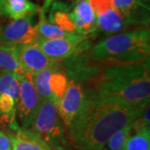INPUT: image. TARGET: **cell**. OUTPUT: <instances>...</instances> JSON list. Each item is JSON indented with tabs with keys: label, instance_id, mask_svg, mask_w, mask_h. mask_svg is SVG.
<instances>
[{
	"label": "cell",
	"instance_id": "d4e9b609",
	"mask_svg": "<svg viewBox=\"0 0 150 150\" xmlns=\"http://www.w3.org/2000/svg\"><path fill=\"white\" fill-rule=\"evenodd\" d=\"M0 150H12L9 136L0 130Z\"/></svg>",
	"mask_w": 150,
	"mask_h": 150
},
{
	"label": "cell",
	"instance_id": "4fadbf2b",
	"mask_svg": "<svg viewBox=\"0 0 150 150\" xmlns=\"http://www.w3.org/2000/svg\"><path fill=\"white\" fill-rule=\"evenodd\" d=\"M72 6L62 2H55L48 8V22L61 28L68 33H75V25L72 14Z\"/></svg>",
	"mask_w": 150,
	"mask_h": 150
},
{
	"label": "cell",
	"instance_id": "8992f818",
	"mask_svg": "<svg viewBox=\"0 0 150 150\" xmlns=\"http://www.w3.org/2000/svg\"><path fill=\"white\" fill-rule=\"evenodd\" d=\"M86 91L80 83L69 79L68 88L64 97L54 103L65 129L69 127L83 107Z\"/></svg>",
	"mask_w": 150,
	"mask_h": 150
},
{
	"label": "cell",
	"instance_id": "cb8c5ba5",
	"mask_svg": "<svg viewBox=\"0 0 150 150\" xmlns=\"http://www.w3.org/2000/svg\"><path fill=\"white\" fill-rule=\"evenodd\" d=\"M88 3L94 12L95 16H98L114 7L113 0H88Z\"/></svg>",
	"mask_w": 150,
	"mask_h": 150
},
{
	"label": "cell",
	"instance_id": "ba28073f",
	"mask_svg": "<svg viewBox=\"0 0 150 150\" xmlns=\"http://www.w3.org/2000/svg\"><path fill=\"white\" fill-rule=\"evenodd\" d=\"M30 16L13 20L9 23L0 27V43H34L38 38L36 24H33Z\"/></svg>",
	"mask_w": 150,
	"mask_h": 150
},
{
	"label": "cell",
	"instance_id": "44dd1931",
	"mask_svg": "<svg viewBox=\"0 0 150 150\" xmlns=\"http://www.w3.org/2000/svg\"><path fill=\"white\" fill-rule=\"evenodd\" d=\"M17 103L8 94L0 93V121L16 125Z\"/></svg>",
	"mask_w": 150,
	"mask_h": 150
},
{
	"label": "cell",
	"instance_id": "9a60e30c",
	"mask_svg": "<svg viewBox=\"0 0 150 150\" xmlns=\"http://www.w3.org/2000/svg\"><path fill=\"white\" fill-rule=\"evenodd\" d=\"M39 18L36 23L38 37L43 39H59V38H66L72 37L74 33H68L63 30L61 28L51 23L47 19V13L39 9L38 12Z\"/></svg>",
	"mask_w": 150,
	"mask_h": 150
},
{
	"label": "cell",
	"instance_id": "83f0119b",
	"mask_svg": "<svg viewBox=\"0 0 150 150\" xmlns=\"http://www.w3.org/2000/svg\"><path fill=\"white\" fill-rule=\"evenodd\" d=\"M4 2H5V0H0V16H1L2 8H3V6H4Z\"/></svg>",
	"mask_w": 150,
	"mask_h": 150
},
{
	"label": "cell",
	"instance_id": "603a6c76",
	"mask_svg": "<svg viewBox=\"0 0 150 150\" xmlns=\"http://www.w3.org/2000/svg\"><path fill=\"white\" fill-rule=\"evenodd\" d=\"M150 107L149 104L147 105L144 108V110L140 113V115L132 123V128L133 132H136L137 130L144 128V127H149L150 123Z\"/></svg>",
	"mask_w": 150,
	"mask_h": 150
},
{
	"label": "cell",
	"instance_id": "e0dca14e",
	"mask_svg": "<svg viewBox=\"0 0 150 150\" xmlns=\"http://www.w3.org/2000/svg\"><path fill=\"white\" fill-rule=\"evenodd\" d=\"M59 63L53 65L52 67H49L46 69H43L40 72H38L32 74V80L33 83L34 88L37 91L38 96L43 100H50L53 101V96L50 91V88L48 84L49 78L54 72V69L59 66Z\"/></svg>",
	"mask_w": 150,
	"mask_h": 150
},
{
	"label": "cell",
	"instance_id": "d6986e66",
	"mask_svg": "<svg viewBox=\"0 0 150 150\" xmlns=\"http://www.w3.org/2000/svg\"><path fill=\"white\" fill-rule=\"evenodd\" d=\"M19 93L18 75L4 70H0V93L8 94L18 102Z\"/></svg>",
	"mask_w": 150,
	"mask_h": 150
},
{
	"label": "cell",
	"instance_id": "ffe728a7",
	"mask_svg": "<svg viewBox=\"0 0 150 150\" xmlns=\"http://www.w3.org/2000/svg\"><path fill=\"white\" fill-rule=\"evenodd\" d=\"M123 150H150V127H144L131 134Z\"/></svg>",
	"mask_w": 150,
	"mask_h": 150
},
{
	"label": "cell",
	"instance_id": "277c9868",
	"mask_svg": "<svg viewBox=\"0 0 150 150\" xmlns=\"http://www.w3.org/2000/svg\"><path fill=\"white\" fill-rule=\"evenodd\" d=\"M47 150H70L64 125L53 101L43 100L27 129Z\"/></svg>",
	"mask_w": 150,
	"mask_h": 150
},
{
	"label": "cell",
	"instance_id": "8fae6325",
	"mask_svg": "<svg viewBox=\"0 0 150 150\" xmlns=\"http://www.w3.org/2000/svg\"><path fill=\"white\" fill-rule=\"evenodd\" d=\"M132 29L135 28L114 7L96 16V33H101L106 37Z\"/></svg>",
	"mask_w": 150,
	"mask_h": 150
},
{
	"label": "cell",
	"instance_id": "5b68a950",
	"mask_svg": "<svg viewBox=\"0 0 150 150\" xmlns=\"http://www.w3.org/2000/svg\"><path fill=\"white\" fill-rule=\"evenodd\" d=\"M19 93L17 102V112L22 129H27L32 123L42 99L38 96L32 80V74L25 72L18 75Z\"/></svg>",
	"mask_w": 150,
	"mask_h": 150
},
{
	"label": "cell",
	"instance_id": "5bb4252c",
	"mask_svg": "<svg viewBox=\"0 0 150 150\" xmlns=\"http://www.w3.org/2000/svg\"><path fill=\"white\" fill-rule=\"evenodd\" d=\"M0 70H4L18 75L25 73L18 59L17 44L0 43Z\"/></svg>",
	"mask_w": 150,
	"mask_h": 150
},
{
	"label": "cell",
	"instance_id": "484cf974",
	"mask_svg": "<svg viewBox=\"0 0 150 150\" xmlns=\"http://www.w3.org/2000/svg\"><path fill=\"white\" fill-rule=\"evenodd\" d=\"M59 0H43V5L40 8V10L44 12L45 13H48V8H50V6L52 5V4H54L55 2H58Z\"/></svg>",
	"mask_w": 150,
	"mask_h": 150
},
{
	"label": "cell",
	"instance_id": "6da1fadb",
	"mask_svg": "<svg viewBox=\"0 0 150 150\" xmlns=\"http://www.w3.org/2000/svg\"><path fill=\"white\" fill-rule=\"evenodd\" d=\"M143 110L117 98L86 93L82 110L66 129L70 148L105 150L112 134L134 122Z\"/></svg>",
	"mask_w": 150,
	"mask_h": 150
},
{
	"label": "cell",
	"instance_id": "30bf717a",
	"mask_svg": "<svg viewBox=\"0 0 150 150\" xmlns=\"http://www.w3.org/2000/svg\"><path fill=\"white\" fill-rule=\"evenodd\" d=\"M71 14L76 33L88 37L96 33V16L88 0H76L72 6Z\"/></svg>",
	"mask_w": 150,
	"mask_h": 150
},
{
	"label": "cell",
	"instance_id": "7402d4cb",
	"mask_svg": "<svg viewBox=\"0 0 150 150\" xmlns=\"http://www.w3.org/2000/svg\"><path fill=\"white\" fill-rule=\"evenodd\" d=\"M132 133V123L119 129L108 140L107 144L105 145V150H123L125 144Z\"/></svg>",
	"mask_w": 150,
	"mask_h": 150
},
{
	"label": "cell",
	"instance_id": "9c48e42d",
	"mask_svg": "<svg viewBox=\"0 0 150 150\" xmlns=\"http://www.w3.org/2000/svg\"><path fill=\"white\" fill-rule=\"evenodd\" d=\"M18 59L25 72L35 74L57 64L46 56L36 43L17 44Z\"/></svg>",
	"mask_w": 150,
	"mask_h": 150
},
{
	"label": "cell",
	"instance_id": "4316f807",
	"mask_svg": "<svg viewBox=\"0 0 150 150\" xmlns=\"http://www.w3.org/2000/svg\"><path fill=\"white\" fill-rule=\"evenodd\" d=\"M139 2L142 4L149 7V0H139Z\"/></svg>",
	"mask_w": 150,
	"mask_h": 150
},
{
	"label": "cell",
	"instance_id": "2e32d148",
	"mask_svg": "<svg viewBox=\"0 0 150 150\" xmlns=\"http://www.w3.org/2000/svg\"><path fill=\"white\" fill-rule=\"evenodd\" d=\"M8 136L12 144V150H47L37 139L23 129H18L16 134Z\"/></svg>",
	"mask_w": 150,
	"mask_h": 150
},
{
	"label": "cell",
	"instance_id": "52a82bcc",
	"mask_svg": "<svg viewBox=\"0 0 150 150\" xmlns=\"http://www.w3.org/2000/svg\"><path fill=\"white\" fill-rule=\"evenodd\" d=\"M87 38L88 36L74 33L72 37L59 39H43L38 37L34 43L50 59L63 62L74 54L78 47Z\"/></svg>",
	"mask_w": 150,
	"mask_h": 150
},
{
	"label": "cell",
	"instance_id": "ac0fdd59",
	"mask_svg": "<svg viewBox=\"0 0 150 150\" xmlns=\"http://www.w3.org/2000/svg\"><path fill=\"white\" fill-rule=\"evenodd\" d=\"M68 83L69 79L63 70L60 62L59 66L52 73L48 81L50 91L53 96V102L59 101L64 97L68 88Z\"/></svg>",
	"mask_w": 150,
	"mask_h": 150
},
{
	"label": "cell",
	"instance_id": "7a4b0ae2",
	"mask_svg": "<svg viewBox=\"0 0 150 150\" xmlns=\"http://www.w3.org/2000/svg\"><path fill=\"white\" fill-rule=\"evenodd\" d=\"M149 60L143 64L102 66L86 93L113 97L144 109L150 100Z\"/></svg>",
	"mask_w": 150,
	"mask_h": 150
},
{
	"label": "cell",
	"instance_id": "3957f363",
	"mask_svg": "<svg viewBox=\"0 0 150 150\" xmlns=\"http://www.w3.org/2000/svg\"><path fill=\"white\" fill-rule=\"evenodd\" d=\"M93 63L101 66L143 64L149 60V28H139L104 38L88 46Z\"/></svg>",
	"mask_w": 150,
	"mask_h": 150
},
{
	"label": "cell",
	"instance_id": "7c38bea8",
	"mask_svg": "<svg viewBox=\"0 0 150 150\" xmlns=\"http://www.w3.org/2000/svg\"><path fill=\"white\" fill-rule=\"evenodd\" d=\"M40 8L30 0H5L1 16L18 20L38 13Z\"/></svg>",
	"mask_w": 150,
	"mask_h": 150
}]
</instances>
